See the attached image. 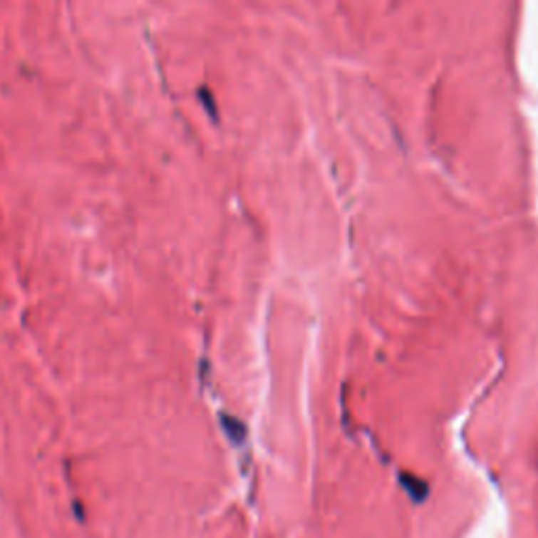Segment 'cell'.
Returning a JSON list of instances; mask_svg holds the SVG:
<instances>
[{"instance_id": "cell-1", "label": "cell", "mask_w": 538, "mask_h": 538, "mask_svg": "<svg viewBox=\"0 0 538 538\" xmlns=\"http://www.w3.org/2000/svg\"><path fill=\"white\" fill-rule=\"evenodd\" d=\"M404 486L408 488V492H410V497L414 498V500H423L425 498V495H427V486L423 484V482H416L414 477H406L404 475Z\"/></svg>"}, {"instance_id": "cell-2", "label": "cell", "mask_w": 538, "mask_h": 538, "mask_svg": "<svg viewBox=\"0 0 538 538\" xmlns=\"http://www.w3.org/2000/svg\"><path fill=\"white\" fill-rule=\"evenodd\" d=\"M223 425H225L227 433L232 435V440L240 442V440L244 438V427H242L240 423H236L234 418H227V416H223Z\"/></svg>"}]
</instances>
